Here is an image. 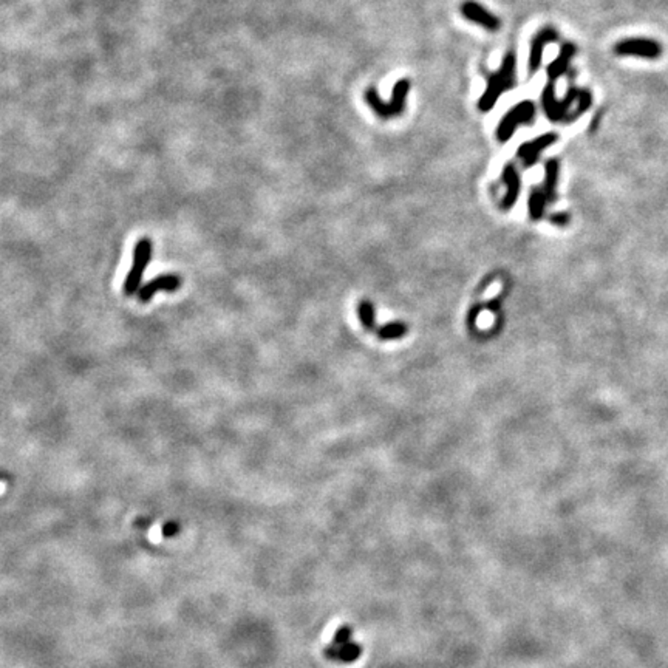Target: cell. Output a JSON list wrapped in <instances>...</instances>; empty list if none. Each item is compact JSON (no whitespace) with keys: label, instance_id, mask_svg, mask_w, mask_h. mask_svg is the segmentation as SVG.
I'll return each instance as SVG.
<instances>
[{"label":"cell","instance_id":"1","mask_svg":"<svg viewBox=\"0 0 668 668\" xmlns=\"http://www.w3.org/2000/svg\"><path fill=\"white\" fill-rule=\"evenodd\" d=\"M515 54L508 53L504 56L503 64L499 72L490 73L488 76V88L483 96L478 101V109L486 113L490 112L499 103V99L504 92H509L515 84Z\"/></svg>","mask_w":668,"mask_h":668},{"label":"cell","instance_id":"2","mask_svg":"<svg viewBox=\"0 0 668 668\" xmlns=\"http://www.w3.org/2000/svg\"><path fill=\"white\" fill-rule=\"evenodd\" d=\"M583 92H585V88H582V90H581V88L571 87L570 90L566 92L563 99H557L556 87H554V83H551V81H550L547 85L545 87L543 93H541V105H543V110L546 113V116L554 123H557V121L568 123V119H570L571 113H572L571 107L582 99Z\"/></svg>","mask_w":668,"mask_h":668},{"label":"cell","instance_id":"3","mask_svg":"<svg viewBox=\"0 0 668 668\" xmlns=\"http://www.w3.org/2000/svg\"><path fill=\"white\" fill-rule=\"evenodd\" d=\"M408 92H410V81L401 79L393 87L392 101H390V103H384L379 94H377L375 87H370L367 93H365V101H367V104L375 110L377 116L382 119H390V118H396L402 115Z\"/></svg>","mask_w":668,"mask_h":668},{"label":"cell","instance_id":"4","mask_svg":"<svg viewBox=\"0 0 668 668\" xmlns=\"http://www.w3.org/2000/svg\"><path fill=\"white\" fill-rule=\"evenodd\" d=\"M152 252H154V243L149 237H143L136 242L134 248V262H132V267L129 274L125 275L123 291L125 295H135L140 291L143 286V277L144 271L150 264L152 260Z\"/></svg>","mask_w":668,"mask_h":668},{"label":"cell","instance_id":"5","mask_svg":"<svg viewBox=\"0 0 668 668\" xmlns=\"http://www.w3.org/2000/svg\"><path fill=\"white\" fill-rule=\"evenodd\" d=\"M535 119V105L532 101H523V103L514 105L506 115L501 118L497 129V138L500 143H508L512 138L514 132L521 124H531Z\"/></svg>","mask_w":668,"mask_h":668},{"label":"cell","instance_id":"6","mask_svg":"<svg viewBox=\"0 0 668 668\" xmlns=\"http://www.w3.org/2000/svg\"><path fill=\"white\" fill-rule=\"evenodd\" d=\"M614 53L619 56H634V58L658 59L662 54V45L658 41L645 39V37H629L617 42Z\"/></svg>","mask_w":668,"mask_h":668},{"label":"cell","instance_id":"7","mask_svg":"<svg viewBox=\"0 0 668 668\" xmlns=\"http://www.w3.org/2000/svg\"><path fill=\"white\" fill-rule=\"evenodd\" d=\"M461 14L466 21L478 23L480 27L488 31H492V33L501 28L500 17H497L488 8H484L483 5L474 2V0H466L461 5Z\"/></svg>","mask_w":668,"mask_h":668},{"label":"cell","instance_id":"8","mask_svg":"<svg viewBox=\"0 0 668 668\" xmlns=\"http://www.w3.org/2000/svg\"><path fill=\"white\" fill-rule=\"evenodd\" d=\"M181 277L178 274H163L155 277L154 280L147 282L146 285H143L140 291H138V299L143 304H147L154 299V295L156 293H174L176 289H180L181 286Z\"/></svg>","mask_w":668,"mask_h":668},{"label":"cell","instance_id":"9","mask_svg":"<svg viewBox=\"0 0 668 668\" xmlns=\"http://www.w3.org/2000/svg\"><path fill=\"white\" fill-rule=\"evenodd\" d=\"M559 41V33L551 27H546L543 30H540L537 34L532 37L531 41V50H529V72L535 73L541 65V61H543V50L547 43L557 42Z\"/></svg>","mask_w":668,"mask_h":668},{"label":"cell","instance_id":"10","mask_svg":"<svg viewBox=\"0 0 668 668\" xmlns=\"http://www.w3.org/2000/svg\"><path fill=\"white\" fill-rule=\"evenodd\" d=\"M557 140H559V135L554 134V132H550V134H545V135H540L539 138H535L534 141L521 144L516 155H519L520 158L525 161V166L529 167V166L535 165V163H537V160H539V155L543 152L546 147L552 146V144L556 143Z\"/></svg>","mask_w":668,"mask_h":668},{"label":"cell","instance_id":"11","mask_svg":"<svg viewBox=\"0 0 668 668\" xmlns=\"http://www.w3.org/2000/svg\"><path fill=\"white\" fill-rule=\"evenodd\" d=\"M362 647L357 642H346L344 645H333L330 644L328 647L324 648V654L328 660L333 662H340V664H353L362 656Z\"/></svg>","mask_w":668,"mask_h":668},{"label":"cell","instance_id":"12","mask_svg":"<svg viewBox=\"0 0 668 668\" xmlns=\"http://www.w3.org/2000/svg\"><path fill=\"white\" fill-rule=\"evenodd\" d=\"M576 52H577V48H576L574 43H571V42L563 43L562 50H560V54L557 56V59H554V62H551V64L547 65V68H546L547 78H550L551 83H554V81L559 79V78H562L563 74L570 72L571 61L576 56Z\"/></svg>","mask_w":668,"mask_h":668},{"label":"cell","instance_id":"13","mask_svg":"<svg viewBox=\"0 0 668 668\" xmlns=\"http://www.w3.org/2000/svg\"><path fill=\"white\" fill-rule=\"evenodd\" d=\"M503 180L508 186V192H506V197H504V200H503V206L510 207L515 203V200L520 194V176H519V172H516L512 165H508L506 167H504Z\"/></svg>","mask_w":668,"mask_h":668},{"label":"cell","instance_id":"14","mask_svg":"<svg viewBox=\"0 0 668 668\" xmlns=\"http://www.w3.org/2000/svg\"><path fill=\"white\" fill-rule=\"evenodd\" d=\"M546 181H545V194L554 197V192H556V186L559 181V169L560 163L559 160H550L546 163Z\"/></svg>","mask_w":668,"mask_h":668},{"label":"cell","instance_id":"15","mask_svg":"<svg viewBox=\"0 0 668 668\" xmlns=\"http://www.w3.org/2000/svg\"><path fill=\"white\" fill-rule=\"evenodd\" d=\"M546 198V194H541L539 191H534L531 194V200H529V207H531V216L534 217H539L541 211H543V207H545V200Z\"/></svg>","mask_w":668,"mask_h":668},{"label":"cell","instance_id":"16","mask_svg":"<svg viewBox=\"0 0 668 668\" xmlns=\"http://www.w3.org/2000/svg\"><path fill=\"white\" fill-rule=\"evenodd\" d=\"M351 636H353V628L350 625H342L340 628H337L336 633H334L331 644L333 645H344V644H346V642L351 640Z\"/></svg>","mask_w":668,"mask_h":668},{"label":"cell","instance_id":"17","mask_svg":"<svg viewBox=\"0 0 668 668\" xmlns=\"http://www.w3.org/2000/svg\"><path fill=\"white\" fill-rule=\"evenodd\" d=\"M178 532H180V525L175 521H167L166 525L163 526V535H165V537H175Z\"/></svg>","mask_w":668,"mask_h":668}]
</instances>
